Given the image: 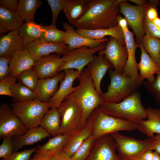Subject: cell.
I'll list each match as a JSON object with an SVG mask.
<instances>
[{
	"instance_id": "12",
	"label": "cell",
	"mask_w": 160,
	"mask_h": 160,
	"mask_svg": "<svg viewBox=\"0 0 160 160\" xmlns=\"http://www.w3.org/2000/svg\"><path fill=\"white\" fill-rule=\"evenodd\" d=\"M108 39L105 44V49L98 52V53L105 56V59L113 66L115 72L122 74L128 57L126 46L120 44L113 37L110 36Z\"/></svg>"
},
{
	"instance_id": "25",
	"label": "cell",
	"mask_w": 160,
	"mask_h": 160,
	"mask_svg": "<svg viewBox=\"0 0 160 160\" xmlns=\"http://www.w3.org/2000/svg\"><path fill=\"white\" fill-rule=\"evenodd\" d=\"M146 109L148 119L141 121L138 130L148 137H152L155 134H160V110L150 107Z\"/></svg>"
},
{
	"instance_id": "31",
	"label": "cell",
	"mask_w": 160,
	"mask_h": 160,
	"mask_svg": "<svg viewBox=\"0 0 160 160\" xmlns=\"http://www.w3.org/2000/svg\"><path fill=\"white\" fill-rule=\"evenodd\" d=\"M87 0H68L63 12L70 24L74 25L83 15Z\"/></svg>"
},
{
	"instance_id": "8",
	"label": "cell",
	"mask_w": 160,
	"mask_h": 160,
	"mask_svg": "<svg viewBox=\"0 0 160 160\" xmlns=\"http://www.w3.org/2000/svg\"><path fill=\"white\" fill-rule=\"evenodd\" d=\"M110 135L115 142L117 154L121 160L137 157L147 151H152L154 137L140 140L118 132Z\"/></svg>"
},
{
	"instance_id": "5",
	"label": "cell",
	"mask_w": 160,
	"mask_h": 160,
	"mask_svg": "<svg viewBox=\"0 0 160 160\" xmlns=\"http://www.w3.org/2000/svg\"><path fill=\"white\" fill-rule=\"evenodd\" d=\"M78 79L79 84L77 89L69 96L79 103L87 120L92 111L103 102L96 90L87 68L82 71Z\"/></svg>"
},
{
	"instance_id": "7",
	"label": "cell",
	"mask_w": 160,
	"mask_h": 160,
	"mask_svg": "<svg viewBox=\"0 0 160 160\" xmlns=\"http://www.w3.org/2000/svg\"><path fill=\"white\" fill-rule=\"evenodd\" d=\"M12 108L27 129L40 125L45 113L50 108L48 102L37 99L24 102H15Z\"/></svg>"
},
{
	"instance_id": "26",
	"label": "cell",
	"mask_w": 160,
	"mask_h": 160,
	"mask_svg": "<svg viewBox=\"0 0 160 160\" xmlns=\"http://www.w3.org/2000/svg\"><path fill=\"white\" fill-rule=\"evenodd\" d=\"M50 136L40 126L28 129L24 135L18 137L13 143V152L17 151L25 146L33 145Z\"/></svg>"
},
{
	"instance_id": "46",
	"label": "cell",
	"mask_w": 160,
	"mask_h": 160,
	"mask_svg": "<svg viewBox=\"0 0 160 160\" xmlns=\"http://www.w3.org/2000/svg\"><path fill=\"white\" fill-rule=\"evenodd\" d=\"M10 59L0 56V80L10 75L9 66Z\"/></svg>"
},
{
	"instance_id": "52",
	"label": "cell",
	"mask_w": 160,
	"mask_h": 160,
	"mask_svg": "<svg viewBox=\"0 0 160 160\" xmlns=\"http://www.w3.org/2000/svg\"><path fill=\"white\" fill-rule=\"evenodd\" d=\"M55 160H71V158L68 157L62 151L55 156Z\"/></svg>"
},
{
	"instance_id": "56",
	"label": "cell",
	"mask_w": 160,
	"mask_h": 160,
	"mask_svg": "<svg viewBox=\"0 0 160 160\" xmlns=\"http://www.w3.org/2000/svg\"><path fill=\"white\" fill-rule=\"evenodd\" d=\"M0 26V30L1 32H6L8 31L5 28L1 26Z\"/></svg>"
},
{
	"instance_id": "42",
	"label": "cell",
	"mask_w": 160,
	"mask_h": 160,
	"mask_svg": "<svg viewBox=\"0 0 160 160\" xmlns=\"http://www.w3.org/2000/svg\"><path fill=\"white\" fill-rule=\"evenodd\" d=\"M12 137L6 136L2 138V142L0 146V158H6L13 153V143Z\"/></svg>"
},
{
	"instance_id": "37",
	"label": "cell",
	"mask_w": 160,
	"mask_h": 160,
	"mask_svg": "<svg viewBox=\"0 0 160 160\" xmlns=\"http://www.w3.org/2000/svg\"><path fill=\"white\" fill-rule=\"evenodd\" d=\"M97 139L91 135L80 145L71 158V160H86Z\"/></svg>"
},
{
	"instance_id": "19",
	"label": "cell",
	"mask_w": 160,
	"mask_h": 160,
	"mask_svg": "<svg viewBox=\"0 0 160 160\" xmlns=\"http://www.w3.org/2000/svg\"><path fill=\"white\" fill-rule=\"evenodd\" d=\"M92 124L88 118L83 126L69 134L63 151L71 158L83 143L92 134Z\"/></svg>"
},
{
	"instance_id": "10",
	"label": "cell",
	"mask_w": 160,
	"mask_h": 160,
	"mask_svg": "<svg viewBox=\"0 0 160 160\" xmlns=\"http://www.w3.org/2000/svg\"><path fill=\"white\" fill-rule=\"evenodd\" d=\"M126 0H121L119 3V12L123 15L128 25L132 28L138 45L145 35L143 22L146 11L150 6L148 3L142 6L130 4Z\"/></svg>"
},
{
	"instance_id": "48",
	"label": "cell",
	"mask_w": 160,
	"mask_h": 160,
	"mask_svg": "<svg viewBox=\"0 0 160 160\" xmlns=\"http://www.w3.org/2000/svg\"><path fill=\"white\" fill-rule=\"evenodd\" d=\"M153 156L152 151L149 150L138 156L131 158L126 160H152Z\"/></svg>"
},
{
	"instance_id": "49",
	"label": "cell",
	"mask_w": 160,
	"mask_h": 160,
	"mask_svg": "<svg viewBox=\"0 0 160 160\" xmlns=\"http://www.w3.org/2000/svg\"><path fill=\"white\" fill-rule=\"evenodd\" d=\"M56 155H47L35 152L30 160H55Z\"/></svg>"
},
{
	"instance_id": "15",
	"label": "cell",
	"mask_w": 160,
	"mask_h": 160,
	"mask_svg": "<svg viewBox=\"0 0 160 160\" xmlns=\"http://www.w3.org/2000/svg\"><path fill=\"white\" fill-rule=\"evenodd\" d=\"M65 76L60 82L59 88L54 95L48 102L50 107L58 108L64 99L77 89V86L73 87V82L79 78L80 75L79 71L71 69L64 70Z\"/></svg>"
},
{
	"instance_id": "22",
	"label": "cell",
	"mask_w": 160,
	"mask_h": 160,
	"mask_svg": "<svg viewBox=\"0 0 160 160\" xmlns=\"http://www.w3.org/2000/svg\"><path fill=\"white\" fill-rule=\"evenodd\" d=\"M76 31L80 35L94 40H101L109 36L115 38L121 44L125 45L124 32L118 25L107 29L88 30L77 28Z\"/></svg>"
},
{
	"instance_id": "27",
	"label": "cell",
	"mask_w": 160,
	"mask_h": 160,
	"mask_svg": "<svg viewBox=\"0 0 160 160\" xmlns=\"http://www.w3.org/2000/svg\"><path fill=\"white\" fill-rule=\"evenodd\" d=\"M140 49V60L137 66L140 71L139 75L143 80L147 79L151 82H153L155 79V74L160 70L157 63L155 62L145 50L141 44L138 45Z\"/></svg>"
},
{
	"instance_id": "14",
	"label": "cell",
	"mask_w": 160,
	"mask_h": 160,
	"mask_svg": "<svg viewBox=\"0 0 160 160\" xmlns=\"http://www.w3.org/2000/svg\"><path fill=\"white\" fill-rule=\"evenodd\" d=\"M25 49L36 61L41 57L55 53L59 55H64L68 52L67 45L64 42L55 44L38 39L25 45Z\"/></svg>"
},
{
	"instance_id": "6",
	"label": "cell",
	"mask_w": 160,
	"mask_h": 160,
	"mask_svg": "<svg viewBox=\"0 0 160 160\" xmlns=\"http://www.w3.org/2000/svg\"><path fill=\"white\" fill-rule=\"evenodd\" d=\"M61 116V125L58 135L70 134L86 123L79 103L70 96L57 108Z\"/></svg>"
},
{
	"instance_id": "1",
	"label": "cell",
	"mask_w": 160,
	"mask_h": 160,
	"mask_svg": "<svg viewBox=\"0 0 160 160\" xmlns=\"http://www.w3.org/2000/svg\"><path fill=\"white\" fill-rule=\"evenodd\" d=\"M121 0H87L84 13L73 25L88 30L107 29L118 25Z\"/></svg>"
},
{
	"instance_id": "50",
	"label": "cell",
	"mask_w": 160,
	"mask_h": 160,
	"mask_svg": "<svg viewBox=\"0 0 160 160\" xmlns=\"http://www.w3.org/2000/svg\"><path fill=\"white\" fill-rule=\"evenodd\" d=\"M155 150L160 155V134H157L154 137L152 151Z\"/></svg>"
},
{
	"instance_id": "38",
	"label": "cell",
	"mask_w": 160,
	"mask_h": 160,
	"mask_svg": "<svg viewBox=\"0 0 160 160\" xmlns=\"http://www.w3.org/2000/svg\"><path fill=\"white\" fill-rule=\"evenodd\" d=\"M17 78L19 82L34 92L39 79L32 68L22 72Z\"/></svg>"
},
{
	"instance_id": "54",
	"label": "cell",
	"mask_w": 160,
	"mask_h": 160,
	"mask_svg": "<svg viewBox=\"0 0 160 160\" xmlns=\"http://www.w3.org/2000/svg\"><path fill=\"white\" fill-rule=\"evenodd\" d=\"M152 22L155 25L160 28V17H158Z\"/></svg>"
},
{
	"instance_id": "4",
	"label": "cell",
	"mask_w": 160,
	"mask_h": 160,
	"mask_svg": "<svg viewBox=\"0 0 160 160\" xmlns=\"http://www.w3.org/2000/svg\"><path fill=\"white\" fill-rule=\"evenodd\" d=\"M88 118L92 123V135L97 139L106 135L121 131H133L139 127V124L108 115L99 107L95 109Z\"/></svg>"
},
{
	"instance_id": "17",
	"label": "cell",
	"mask_w": 160,
	"mask_h": 160,
	"mask_svg": "<svg viewBox=\"0 0 160 160\" xmlns=\"http://www.w3.org/2000/svg\"><path fill=\"white\" fill-rule=\"evenodd\" d=\"M62 26L66 32L64 43L67 45L68 51L83 47L91 48L95 47L109 40L106 37L99 40L89 39L79 35L72 25L68 23H63Z\"/></svg>"
},
{
	"instance_id": "20",
	"label": "cell",
	"mask_w": 160,
	"mask_h": 160,
	"mask_svg": "<svg viewBox=\"0 0 160 160\" xmlns=\"http://www.w3.org/2000/svg\"><path fill=\"white\" fill-rule=\"evenodd\" d=\"M87 68L90 74L96 90L100 96L103 93L100 88L101 80L108 69L114 68L113 66L105 59L103 55L98 54L88 64Z\"/></svg>"
},
{
	"instance_id": "33",
	"label": "cell",
	"mask_w": 160,
	"mask_h": 160,
	"mask_svg": "<svg viewBox=\"0 0 160 160\" xmlns=\"http://www.w3.org/2000/svg\"><path fill=\"white\" fill-rule=\"evenodd\" d=\"M42 4L39 0H20L17 12L26 22H34L36 11Z\"/></svg>"
},
{
	"instance_id": "11",
	"label": "cell",
	"mask_w": 160,
	"mask_h": 160,
	"mask_svg": "<svg viewBox=\"0 0 160 160\" xmlns=\"http://www.w3.org/2000/svg\"><path fill=\"white\" fill-rule=\"evenodd\" d=\"M28 129L7 103L0 106V138L24 135Z\"/></svg>"
},
{
	"instance_id": "21",
	"label": "cell",
	"mask_w": 160,
	"mask_h": 160,
	"mask_svg": "<svg viewBox=\"0 0 160 160\" xmlns=\"http://www.w3.org/2000/svg\"><path fill=\"white\" fill-rule=\"evenodd\" d=\"M124 36L125 46L128 52L127 62L123 70V74L129 77L137 76L138 68L135 58V52L138 45L135 42L134 33L129 29L123 30Z\"/></svg>"
},
{
	"instance_id": "30",
	"label": "cell",
	"mask_w": 160,
	"mask_h": 160,
	"mask_svg": "<svg viewBox=\"0 0 160 160\" xmlns=\"http://www.w3.org/2000/svg\"><path fill=\"white\" fill-rule=\"evenodd\" d=\"M69 136V134H60L53 137L37 148L35 152L47 155H56L63 151Z\"/></svg>"
},
{
	"instance_id": "40",
	"label": "cell",
	"mask_w": 160,
	"mask_h": 160,
	"mask_svg": "<svg viewBox=\"0 0 160 160\" xmlns=\"http://www.w3.org/2000/svg\"><path fill=\"white\" fill-rule=\"evenodd\" d=\"M68 0H47L52 12L51 24L56 25L60 12L64 9Z\"/></svg>"
},
{
	"instance_id": "53",
	"label": "cell",
	"mask_w": 160,
	"mask_h": 160,
	"mask_svg": "<svg viewBox=\"0 0 160 160\" xmlns=\"http://www.w3.org/2000/svg\"><path fill=\"white\" fill-rule=\"evenodd\" d=\"M129 1L136 4L137 6H143L148 3L146 1L144 0H130Z\"/></svg>"
},
{
	"instance_id": "3",
	"label": "cell",
	"mask_w": 160,
	"mask_h": 160,
	"mask_svg": "<svg viewBox=\"0 0 160 160\" xmlns=\"http://www.w3.org/2000/svg\"><path fill=\"white\" fill-rule=\"evenodd\" d=\"M109 73L110 83L107 91L100 96L103 102L119 103L137 91L145 81L139 75L129 77L111 69Z\"/></svg>"
},
{
	"instance_id": "34",
	"label": "cell",
	"mask_w": 160,
	"mask_h": 160,
	"mask_svg": "<svg viewBox=\"0 0 160 160\" xmlns=\"http://www.w3.org/2000/svg\"><path fill=\"white\" fill-rule=\"evenodd\" d=\"M140 43L152 59L158 64L160 53V39L145 34Z\"/></svg>"
},
{
	"instance_id": "16",
	"label": "cell",
	"mask_w": 160,
	"mask_h": 160,
	"mask_svg": "<svg viewBox=\"0 0 160 160\" xmlns=\"http://www.w3.org/2000/svg\"><path fill=\"white\" fill-rule=\"evenodd\" d=\"M64 63V60L60 55H50L35 61L32 68L39 79H45L57 74L59 69Z\"/></svg>"
},
{
	"instance_id": "41",
	"label": "cell",
	"mask_w": 160,
	"mask_h": 160,
	"mask_svg": "<svg viewBox=\"0 0 160 160\" xmlns=\"http://www.w3.org/2000/svg\"><path fill=\"white\" fill-rule=\"evenodd\" d=\"M17 80L16 77L11 75L0 80V95L13 97L10 88L15 84Z\"/></svg>"
},
{
	"instance_id": "32",
	"label": "cell",
	"mask_w": 160,
	"mask_h": 160,
	"mask_svg": "<svg viewBox=\"0 0 160 160\" xmlns=\"http://www.w3.org/2000/svg\"><path fill=\"white\" fill-rule=\"evenodd\" d=\"M24 20L17 13H15L0 6V26L8 31H17L24 23Z\"/></svg>"
},
{
	"instance_id": "45",
	"label": "cell",
	"mask_w": 160,
	"mask_h": 160,
	"mask_svg": "<svg viewBox=\"0 0 160 160\" xmlns=\"http://www.w3.org/2000/svg\"><path fill=\"white\" fill-rule=\"evenodd\" d=\"M150 6L147 9L145 16L149 20L152 21L158 17L157 7L159 5L158 0H149Z\"/></svg>"
},
{
	"instance_id": "55",
	"label": "cell",
	"mask_w": 160,
	"mask_h": 160,
	"mask_svg": "<svg viewBox=\"0 0 160 160\" xmlns=\"http://www.w3.org/2000/svg\"><path fill=\"white\" fill-rule=\"evenodd\" d=\"M153 156L152 160H160V155L156 151H153Z\"/></svg>"
},
{
	"instance_id": "2",
	"label": "cell",
	"mask_w": 160,
	"mask_h": 160,
	"mask_svg": "<svg viewBox=\"0 0 160 160\" xmlns=\"http://www.w3.org/2000/svg\"><path fill=\"white\" fill-rule=\"evenodd\" d=\"M98 107L108 115L137 124L147 116V109L142 105L138 90L119 103L103 102Z\"/></svg>"
},
{
	"instance_id": "24",
	"label": "cell",
	"mask_w": 160,
	"mask_h": 160,
	"mask_svg": "<svg viewBox=\"0 0 160 160\" xmlns=\"http://www.w3.org/2000/svg\"><path fill=\"white\" fill-rule=\"evenodd\" d=\"M35 62L26 49L17 51L9 62L10 75L17 77L22 72L32 68Z\"/></svg>"
},
{
	"instance_id": "28",
	"label": "cell",
	"mask_w": 160,
	"mask_h": 160,
	"mask_svg": "<svg viewBox=\"0 0 160 160\" xmlns=\"http://www.w3.org/2000/svg\"><path fill=\"white\" fill-rule=\"evenodd\" d=\"M61 122V116L57 108H51L45 113L40 126L54 137L59 134Z\"/></svg>"
},
{
	"instance_id": "47",
	"label": "cell",
	"mask_w": 160,
	"mask_h": 160,
	"mask_svg": "<svg viewBox=\"0 0 160 160\" xmlns=\"http://www.w3.org/2000/svg\"><path fill=\"white\" fill-rule=\"evenodd\" d=\"M19 1L0 0V6L11 12L17 13Z\"/></svg>"
},
{
	"instance_id": "18",
	"label": "cell",
	"mask_w": 160,
	"mask_h": 160,
	"mask_svg": "<svg viewBox=\"0 0 160 160\" xmlns=\"http://www.w3.org/2000/svg\"><path fill=\"white\" fill-rule=\"evenodd\" d=\"M65 76L63 71L52 77L39 79L34 91L36 98L41 102H48L58 90V83Z\"/></svg>"
},
{
	"instance_id": "36",
	"label": "cell",
	"mask_w": 160,
	"mask_h": 160,
	"mask_svg": "<svg viewBox=\"0 0 160 160\" xmlns=\"http://www.w3.org/2000/svg\"><path fill=\"white\" fill-rule=\"evenodd\" d=\"M13 97L16 102H24L36 98L34 92L20 82L16 83L10 88Z\"/></svg>"
},
{
	"instance_id": "35",
	"label": "cell",
	"mask_w": 160,
	"mask_h": 160,
	"mask_svg": "<svg viewBox=\"0 0 160 160\" xmlns=\"http://www.w3.org/2000/svg\"><path fill=\"white\" fill-rule=\"evenodd\" d=\"M44 31L40 39L46 42L59 44L64 42L65 31L58 29L56 25L43 26Z\"/></svg>"
},
{
	"instance_id": "23",
	"label": "cell",
	"mask_w": 160,
	"mask_h": 160,
	"mask_svg": "<svg viewBox=\"0 0 160 160\" xmlns=\"http://www.w3.org/2000/svg\"><path fill=\"white\" fill-rule=\"evenodd\" d=\"M25 45L17 31L2 36L0 39V56L10 58L17 51L25 49Z\"/></svg>"
},
{
	"instance_id": "9",
	"label": "cell",
	"mask_w": 160,
	"mask_h": 160,
	"mask_svg": "<svg viewBox=\"0 0 160 160\" xmlns=\"http://www.w3.org/2000/svg\"><path fill=\"white\" fill-rule=\"evenodd\" d=\"M105 48L104 42L93 48L83 47L67 52L62 57L64 63L58 72L66 69H75L80 74L84 67L96 57L95 54Z\"/></svg>"
},
{
	"instance_id": "57",
	"label": "cell",
	"mask_w": 160,
	"mask_h": 160,
	"mask_svg": "<svg viewBox=\"0 0 160 160\" xmlns=\"http://www.w3.org/2000/svg\"><path fill=\"white\" fill-rule=\"evenodd\" d=\"M158 65L159 68V69L160 70V53L159 54V60L158 61Z\"/></svg>"
},
{
	"instance_id": "44",
	"label": "cell",
	"mask_w": 160,
	"mask_h": 160,
	"mask_svg": "<svg viewBox=\"0 0 160 160\" xmlns=\"http://www.w3.org/2000/svg\"><path fill=\"white\" fill-rule=\"evenodd\" d=\"M37 147L25 150L20 152H13L6 158L2 159V160H30L31 155L35 152Z\"/></svg>"
},
{
	"instance_id": "43",
	"label": "cell",
	"mask_w": 160,
	"mask_h": 160,
	"mask_svg": "<svg viewBox=\"0 0 160 160\" xmlns=\"http://www.w3.org/2000/svg\"><path fill=\"white\" fill-rule=\"evenodd\" d=\"M143 29L145 35L160 39V28L155 25L145 16Z\"/></svg>"
},
{
	"instance_id": "13",
	"label": "cell",
	"mask_w": 160,
	"mask_h": 160,
	"mask_svg": "<svg viewBox=\"0 0 160 160\" xmlns=\"http://www.w3.org/2000/svg\"><path fill=\"white\" fill-rule=\"evenodd\" d=\"M115 142L110 134L97 140L86 160H121L116 152Z\"/></svg>"
},
{
	"instance_id": "29",
	"label": "cell",
	"mask_w": 160,
	"mask_h": 160,
	"mask_svg": "<svg viewBox=\"0 0 160 160\" xmlns=\"http://www.w3.org/2000/svg\"><path fill=\"white\" fill-rule=\"evenodd\" d=\"M43 26L34 21L24 23L17 31L24 44L25 45L40 39L44 31Z\"/></svg>"
},
{
	"instance_id": "39",
	"label": "cell",
	"mask_w": 160,
	"mask_h": 160,
	"mask_svg": "<svg viewBox=\"0 0 160 160\" xmlns=\"http://www.w3.org/2000/svg\"><path fill=\"white\" fill-rule=\"evenodd\" d=\"M156 74L153 82H151L147 80L145 81L143 84L147 92L154 101L160 105V70Z\"/></svg>"
},
{
	"instance_id": "51",
	"label": "cell",
	"mask_w": 160,
	"mask_h": 160,
	"mask_svg": "<svg viewBox=\"0 0 160 160\" xmlns=\"http://www.w3.org/2000/svg\"><path fill=\"white\" fill-rule=\"evenodd\" d=\"M118 25L121 28L122 30L128 29V23L124 17H122L119 15L117 18Z\"/></svg>"
}]
</instances>
